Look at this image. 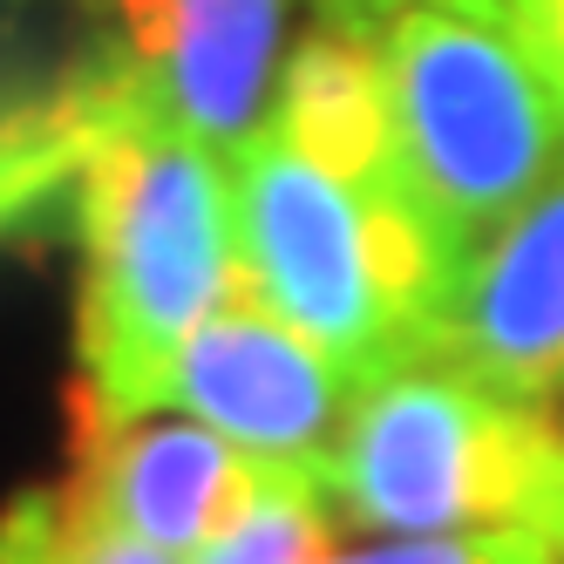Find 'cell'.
<instances>
[{
    "mask_svg": "<svg viewBox=\"0 0 564 564\" xmlns=\"http://www.w3.org/2000/svg\"><path fill=\"white\" fill-rule=\"evenodd\" d=\"M334 14H360V21H381V14H394V8H409V0H327Z\"/></svg>",
    "mask_w": 564,
    "mask_h": 564,
    "instance_id": "cell-15",
    "label": "cell"
},
{
    "mask_svg": "<svg viewBox=\"0 0 564 564\" xmlns=\"http://www.w3.org/2000/svg\"><path fill=\"white\" fill-rule=\"evenodd\" d=\"M313 476L334 517L375 538H551L564 510V422L429 354H394L360 375Z\"/></svg>",
    "mask_w": 564,
    "mask_h": 564,
    "instance_id": "cell-3",
    "label": "cell"
},
{
    "mask_svg": "<svg viewBox=\"0 0 564 564\" xmlns=\"http://www.w3.org/2000/svg\"><path fill=\"white\" fill-rule=\"evenodd\" d=\"M55 544V490H21L0 510V564H48Z\"/></svg>",
    "mask_w": 564,
    "mask_h": 564,
    "instance_id": "cell-14",
    "label": "cell"
},
{
    "mask_svg": "<svg viewBox=\"0 0 564 564\" xmlns=\"http://www.w3.org/2000/svg\"><path fill=\"white\" fill-rule=\"evenodd\" d=\"M109 48L123 55L143 116L205 150L246 143L279 83L286 0H109Z\"/></svg>",
    "mask_w": 564,
    "mask_h": 564,
    "instance_id": "cell-8",
    "label": "cell"
},
{
    "mask_svg": "<svg viewBox=\"0 0 564 564\" xmlns=\"http://www.w3.org/2000/svg\"><path fill=\"white\" fill-rule=\"evenodd\" d=\"M476 8H490L510 28V42L538 62L551 96L564 102V0H476Z\"/></svg>",
    "mask_w": 564,
    "mask_h": 564,
    "instance_id": "cell-13",
    "label": "cell"
},
{
    "mask_svg": "<svg viewBox=\"0 0 564 564\" xmlns=\"http://www.w3.org/2000/svg\"><path fill=\"white\" fill-rule=\"evenodd\" d=\"M48 564H177V557H164L156 544L102 523L96 510H83L55 482V544H48Z\"/></svg>",
    "mask_w": 564,
    "mask_h": 564,
    "instance_id": "cell-12",
    "label": "cell"
},
{
    "mask_svg": "<svg viewBox=\"0 0 564 564\" xmlns=\"http://www.w3.org/2000/svg\"><path fill=\"white\" fill-rule=\"evenodd\" d=\"M319 564H557L544 531H469V538H381L360 551H334Z\"/></svg>",
    "mask_w": 564,
    "mask_h": 564,
    "instance_id": "cell-11",
    "label": "cell"
},
{
    "mask_svg": "<svg viewBox=\"0 0 564 564\" xmlns=\"http://www.w3.org/2000/svg\"><path fill=\"white\" fill-rule=\"evenodd\" d=\"M68 476L62 490L102 523L156 544L177 564L218 551L265 497L279 463L238 449L205 422H102L68 401Z\"/></svg>",
    "mask_w": 564,
    "mask_h": 564,
    "instance_id": "cell-7",
    "label": "cell"
},
{
    "mask_svg": "<svg viewBox=\"0 0 564 564\" xmlns=\"http://www.w3.org/2000/svg\"><path fill=\"white\" fill-rule=\"evenodd\" d=\"M381 75L401 177L456 259L564 164V102L476 0L381 14Z\"/></svg>",
    "mask_w": 564,
    "mask_h": 564,
    "instance_id": "cell-4",
    "label": "cell"
},
{
    "mask_svg": "<svg viewBox=\"0 0 564 564\" xmlns=\"http://www.w3.org/2000/svg\"><path fill=\"white\" fill-rule=\"evenodd\" d=\"M75 388L102 422L150 415L171 354L238 279V212L225 156L177 130H116L75 191Z\"/></svg>",
    "mask_w": 564,
    "mask_h": 564,
    "instance_id": "cell-1",
    "label": "cell"
},
{
    "mask_svg": "<svg viewBox=\"0 0 564 564\" xmlns=\"http://www.w3.org/2000/svg\"><path fill=\"white\" fill-rule=\"evenodd\" d=\"M354 388L360 375L347 360H334L313 334H300L238 265L218 306L171 354L164 381L150 394V415H191L265 463L319 469V456L334 449L347 422Z\"/></svg>",
    "mask_w": 564,
    "mask_h": 564,
    "instance_id": "cell-5",
    "label": "cell"
},
{
    "mask_svg": "<svg viewBox=\"0 0 564 564\" xmlns=\"http://www.w3.org/2000/svg\"><path fill=\"white\" fill-rule=\"evenodd\" d=\"M238 265L252 286L354 375L409 354L456 265L401 171L360 177L286 143L265 116L225 150Z\"/></svg>",
    "mask_w": 564,
    "mask_h": 564,
    "instance_id": "cell-2",
    "label": "cell"
},
{
    "mask_svg": "<svg viewBox=\"0 0 564 564\" xmlns=\"http://www.w3.org/2000/svg\"><path fill=\"white\" fill-rule=\"evenodd\" d=\"M334 551H340V517L319 490V476L300 463H279L259 510L197 564H319Z\"/></svg>",
    "mask_w": 564,
    "mask_h": 564,
    "instance_id": "cell-10",
    "label": "cell"
},
{
    "mask_svg": "<svg viewBox=\"0 0 564 564\" xmlns=\"http://www.w3.org/2000/svg\"><path fill=\"white\" fill-rule=\"evenodd\" d=\"M409 354L497 394H564V164L449 265Z\"/></svg>",
    "mask_w": 564,
    "mask_h": 564,
    "instance_id": "cell-6",
    "label": "cell"
},
{
    "mask_svg": "<svg viewBox=\"0 0 564 564\" xmlns=\"http://www.w3.org/2000/svg\"><path fill=\"white\" fill-rule=\"evenodd\" d=\"M551 544H557V564H564V510H557V523H551Z\"/></svg>",
    "mask_w": 564,
    "mask_h": 564,
    "instance_id": "cell-16",
    "label": "cell"
},
{
    "mask_svg": "<svg viewBox=\"0 0 564 564\" xmlns=\"http://www.w3.org/2000/svg\"><path fill=\"white\" fill-rule=\"evenodd\" d=\"M137 123H150L143 96L109 42L75 62L62 83L8 96L0 102V238L75 218V191H83L89 156L116 130H137Z\"/></svg>",
    "mask_w": 564,
    "mask_h": 564,
    "instance_id": "cell-9",
    "label": "cell"
}]
</instances>
